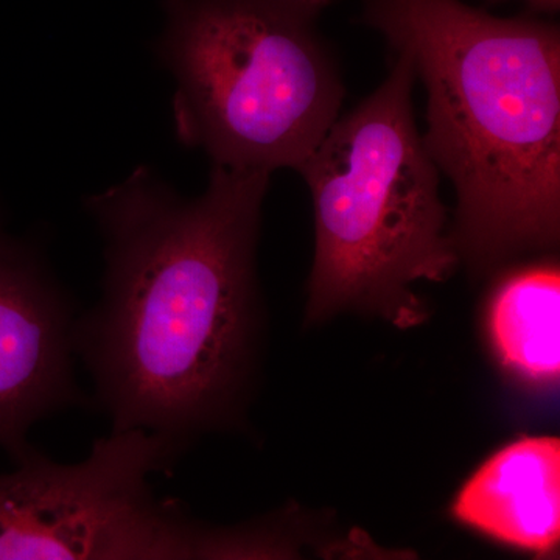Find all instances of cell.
<instances>
[{
  "label": "cell",
  "instance_id": "obj_1",
  "mask_svg": "<svg viewBox=\"0 0 560 560\" xmlns=\"http://www.w3.org/2000/svg\"><path fill=\"white\" fill-rule=\"evenodd\" d=\"M271 175L212 165L186 198L149 167L88 198L105 241L101 301L73 350L113 431L184 453L230 420L256 330V246Z\"/></svg>",
  "mask_w": 560,
  "mask_h": 560
},
{
  "label": "cell",
  "instance_id": "obj_2",
  "mask_svg": "<svg viewBox=\"0 0 560 560\" xmlns=\"http://www.w3.org/2000/svg\"><path fill=\"white\" fill-rule=\"evenodd\" d=\"M363 22L411 55L423 145L456 191L451 238L486 275L560 235V31L460 0H364Z\"/></svg>",
  "mask_w": 560,
  "mask_h": 560
},
{
  "label": "cell",
  "instance_id": "obj_3",
  "mask_svg": "<svg viewBox=\"0 0 560 560\" xmlns=\"http://www.w3.org/2000/svg\"><path fill=\"white\" fill-rule=\"evenodd\" d=\"M411 55L338 117L301 165L315 210L308 323L342 311L374 313L399 329L427 319L416 280L442 282L459 264L440 197V168L416 127Z\"/></svg>",
  "mask_w": 560,
  "mask_h": 560
},
{
  "label": "cell",
  "instance_id": "obj_4",
  "mask_svg": "<svg viewBox=\"0 0 560 560\" xmlns=\"http://www.w3.org/2000/svg\"><path fill=\"white\" fill-rule=\"evenodd\" d=\"M338 0H162L156 57L175 81L176 138L212 165L300 171L341 116L318 21Z\"/></svg>",
  "mask_w": 560,
  "mask_h": 560
},
{
  "label": "cell",
  "instance_id": "obj_5",
  "mask_svg": "<svg viewBox=\"0 0 560 560\" xmlns=\"http://www.w3.org/2000/svg\"><path fill=\"white\" fill-rule=\"evenodd\" d=\"M179 455L145 430L110 431L79 464L32 447L0 474V559H205L209 528L150 486Z\"/></svg>",
  "mask_w": 560,
  "mask_h": 560
},
{
  "label": "cell",
  "instance_id": "obj_6",
  "mask_svg": "<svg viewBox=\"0 0 560 560\" xmlns=\"http://www.w3.org/2000/svg\"><path fill=\"white\" fill-rule=\"evenodd\" d=\"M73 305L38 250L0 226V448L22 458L40 419L81 404Z\"/></svg>",
  "mask_w": 560,
  "mask_h": 560
},
{
  "label": "cell",
  "instance_id": "obj_7",
  "mask_svg": "<svg viewBox=\"0 0 560 560\" xmlns=\"http://www.w3.org/2000/svg\"><path fill=\"white\" fill-rule=\"evenodd\" d=\"M453 515L501 544L555 552L560 539L558 438H525L490 456L460 489Z\"/></svg>",
  "mask_w": 560,
  "mask_h": 560
},
{
  "label": "cell",
  "instance_id": "obj_8",
  "mask_svg": "<svg viewBox=\"0 0 560 560\" xmlns=\"http://www.w3.org/2000/svg\"><path fill=\"white\" fill-rule=\"evenodd\" d=\"M489 334L512 374L552 386L560 374V271L556 261L511 270L497 283L489 304Z\"/></svg>",
  "mask_w": 560,
  "mask_h": 560
},
{
  "label": "cell",
  "instance_id": "obj_9",
  "mask_svg": "<svg viewBox=\"0 0 560 560\" xmlns=\"http://www.w3.org/2000/svg\"><path fill=\"white\" fill-rule=\"evenodd\" d=\"M488 3L508 2V0H486ZM533 13H558L560 0H523Z\"/></svg>",
  "mask_w": 560,
  "mask_h": 560
}]
</instances>
